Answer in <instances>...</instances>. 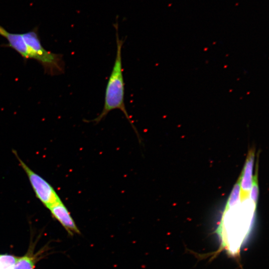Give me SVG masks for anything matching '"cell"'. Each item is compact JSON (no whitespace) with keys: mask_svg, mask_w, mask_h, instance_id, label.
I'll return each instance as SVG.
<instances>
[{"mask_svg":"<svg viewBox=\"0 0 269 269\" xmlns=\"http://www.w3.org/2000/svg\"><path fill=\"white\" fill-rule=\"evenodd\" d=\"M0 35L8 42L4 46L14 49L25 60H36L42 66L46 74L54 76L64 73L65 63L63 55L48 51L43 47L37 27L25 33H16L7 31L0 25Z\"/></svg>","mask_w":269,"mask_h":269,"instance_id":"cell-1","label":"cell"},{"mask_svg":"<svg viewBox=\"0 0 269 269\" xmlns=\"http://www.w3.org/2000/svg\"><path fill=\"white\" fill-rule=\"evenodd\" d=\"M114 26L116 31L117 44L115 60L106 88L103 110L92 121L97 124L105 118L111 111L118 109L123 112L137 133L136 129L133 124L125 104V83L122 58V50L124 41L119 37L117 23L114 24Z\"/></svg>","mask_w":269,"mask_h":269,"instance_id":"cell-2","label":"cell"},{"mask_svg":"<svg viewBox=\"0 0 269 269\" xmlns=\"http://www.w3.org/2000/svg\"><path fill=\"white\" fill-rule=\"evenodd\" d=\"M17 159L20 166L27 175L30 185L36 197L47 208L54 203L61 200L52 185L31 169L18 155L16 151L12 150Z\"/></svg>","mask_w":269,"mask_h":269,"instance_id":"cell-3","label":"cell"},{"mask_svg":"<svg viewBox=\"0 0 269 269\" xmlns=\"http://www.w3.org/2000/svg\"><path fill=\"white\" fill-rule=\"evenodd\" d=\"M48 209L53 217L59 222L70 235L81 234L68 209L61 200L52 205Z\"/></svg>","mask_w":269,"mask_h":269,"instance_id":"cell-4","label":"cell"},{"mask_svg":"<svg viewBox=\"0 0 269 269\" xmlns=\"http://www.w3.org/2000/svg\"><path fill=\"white\" fill-rule=\"evenodd\" d=\"M254 159V152L251 150L248 154L244 168L240 177V186L242 192L248 193L252 187L253 181V167Z\"/></svg>","mask_w":269,"mask_h":269,"instance_id":"cell-5","label":"cell"},{"mask_svg":"<svg viewBox=\"0 0 269 269\" xmlns=\"http://www.w3.org/2000/svg\"><path fill=\"white\" fill-rule=\"evenodd\" d=\"M240 191L241 186L240 177L235 184L230 194L225 210L230 209L236 205L240 199Z\"/></svg>","mask_w":269,"mask_h":269,"instance_id":"cell-6","label":"cell"},{"mask_svg":"<svg viewBox=\"0 0 269 269\" xmlns=\"http://www.w3.org/2000/svg\"><path fill=\"white\" fill-rule=\"evenodd\" d=\"M17 258L9 255H0V269H13Z\"/></svg>","mask_w":269,"mask_h":269,"instance_id":"cell-7","label":"cell"},{"mask_svg":"<svg viewBox=\"0 0 269 269\" xmlns=\"http://www.w3.org/2000/svg\"><path fill=\"white\" fill-rule=\"evenodd\" d=\"M34 263L33 260L28 257L25 256L17 258L14 266L13 269H33Z\"/></svg>","mask_w":269,"mask_h":269,"instance_id":"cell-8","label":"cell"},{"mask_svg":"<svg viewBox=\"0 0 269 269\" xmlns=\"http://www.w3.org/2000/svg\"><path fill=\"white\" fill-rule=\"evenodd\" d=\"M257 171L258 170H256V173L253 177L252 184L250 189V198L255 206H257L259 196Z\"/></svg>","mask_w":269,"mask_h":269,"instance_id":"cell-9","label":"cell"}]
</instances>
